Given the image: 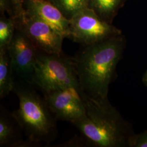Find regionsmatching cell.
Masks as SVG:
<instances>
[{"mask_svg":"<svg viewBox=\"0 0 147 147\" xmlns=\"http://www.w3.org/2000/svg\"><path fill=\"white\" fill-rule=\"evenodd\" d=\"M120 34L118 30L89 8L79 11L69 20L68 38L82 46L101 42Z\"/></svg>","mask_w":147,"mask_h":147,"instance_id":"cell-5","label":"cell"},{"mask_svg":"<svg viewBox=\"0 0 147 147\" xmlns=\"http://www.w3.org/2000/svg\"><path fill=\"white\" fill-rule=\"evenodd\" d=\"M43 93L69 87L80 88L73 57L37 50L31 84Z\"/></svg>","mask_w":147,"mask_h":147,"instance_id":"cell-4","label":"cell"},{"mask_svg":"<svg viewBox=\"0 0 147 147\" xmlns=\"http://www.w3.org/2000/svg\"><path fill=\"white\" fill-rule=\"evenodd\" d=\"M124 49L120 35L82 46L73 57L80 90L91 97L108 98L109 87Z\"/></svg>","mask_w":147,"mask_h":147,"instance_id":"cell-1","label":"cell"},{"mask_svg":"<svg viewBox=\"0 0 147 147\" xmlns=\"http://www.w3.org/2000/svg\"><path fill=\"white\" fill-rule=\"evenodd\" d=\"M16 30L15 19L7 17L5 14L0 16V48L7 47L14 36Z\"/></svg>","mask_w":147,"mask_h":147,"instance_id":"cell-14","label":"cell"},{"mask_svg":"<svg viewBox=\"0 0 147 147\" xmlns=\"http://www.w3.org/2000/svg\"><path fill=\"white\" fill-rule=\"evenodd\" d=\"M22 131L20 126L12 114L1 106L0 147H37L38 146L27 138L24 140Z\"/></svg>","mask_w":147,"mask_h":147,"instance_id":"cell-10","label":"cell"},{"mask_svg":"<svg viewBox=\"0 0 147 147\" xmlns=\"http://www.w3.org/2000/svg\"><path fill=\"white\" fill-rule=\"evenodd\" d=\"M121 0H89L88 8L107 22L115 13Z\"/></svg>","mask_w":147,"mask_h":147,"instance_id":"cell-13","label":"cell"},{"mask_svg":"<svg viewBox=\"0 0 147 147\" xmlns=\"http://www.w3.org/2000/svg\"><path fill=\"white\" fill-rule=\"evenodd\" d=\"M7 49L11 59L14 80L31 84L37 50L26 35L16 28Z\"/></svg>","mask_w":147,"mask_h":147,"instance_id":"cell-7","label":"cell"},{"mask_svg":"<svg viewBox=\"0 0 147 147\" xmlns=\"http://www.w3.org/2000/svg\"><path fill=\"white\" fill-rule=\"evenodd\" d=\"M85 116L73 125L86 144L96 147H130L135 135L130 124L111 105L108 98L91 97L80 89Z\"/></svg>","mask_w":147,"mask_h":147,"instance_id":"cell-2","label":"cell"},{"mask_svg":"<svg viewBox=\"0 0 147 147\" xmlns=\"http://www.w3.org/2000/svg\"><path fill=\"white\" fill-rule=\"evenodd\" d=\"M142 82L143 84L147 87V70L146 73L143 75V76L142 78Z\"/></svg>","mask_w":147,"mask_h":147,"instance_id":"cell-17","label":"cell"},{"mask_svg":"<svg viewBox=\"0 0 147 147\" xmlns=\"http://www.w3.org/2000/svg\"><path fill=\"white\" fill-rule=\"evenodd\" d=\"M33 85L14 80L13 92L19 99V107L11 114L27 138L38 145L49 143L57 134L56 119L44 98L38 94Z\"/></svg>","mask_w":147,"mask_h":147,"instance_id":"cell-3","label":"cell"},{"mask_svg":"<svg viewBox=\"0 0 147 147\" xmlns=\"http://www.w3.org/2000/svg\"><path fill=\"white\" fill-rule=\"evenodd\" d=\"M44 99L56 119L74 124L86 114L80 89L69 87L44 93Z\"/></svg>","mask_w":147,"mask_h":147,"instance_id":"cell-8","label":"cell"},{"mask_svg":"<svg viewBox=\"0 0 147 147\" xmlns=\"http://www.w3.org/2000/svg\"><path fill=\"white\" fill-rule=\"evenodd\" d=\"M130 147H147V130L138 135H135Z\"/></svg>","mask_w":147,"mask_h":147,"instance_id":"cell-16","label":"cell"},{"mask_svg":"<svg viewBox=\"0 0 147 147\" xmlns=\"http://www.w3.org/2000/svg\"><path fill=\"white\" fill-rule=\"evenodd\" d=\"M46 1H50V0H46Z\"/></svg>","mask_w":147,"mask_h":147,"instance_id":"cell-18","label":"cell"},{"mask_svg":"<svg viewBox=\"0 0 147 147\" xmlns=\"http://www.w3.org/2000/svg\"><path fill=\"white\" fill-rule=\"evenodd\" d=\"M24 0H0L1 14L7 12L9 16L16 19L25 11Z\"/></svg>","mask_w":147,"mask_h":147,"instance_id":"cell-15","label":"cell"},{"mask_svg":"<svg viewBox=\"0 0 147 147\" xmlns=\"http://www.w3.org/2000/svg\"><path fill=\"white\" fill-rule=\"evenodd\" d=\"M14 78L7 47L0 48V98H3L13 91Z\"/></svg>","mask_w":147,"mask_h":147,"instance_id":"cell-11","label":"cell"},{"mask_svg":"<svg viewBox=\"0 0 147 147\" xmlns=\"http://www.w3.org/2000/svg\"><path fill=\"white\" fill-rule=\"evenodd\" d=\"M24 6L27 13L47 23L64 38L69 33V20L49 1L24 0Z\"/></svg>","mask_w":147,"mask_h":147,"instance_id":"cell-9","label":"cell"},{"mask_svg":"<svg viewBox=\"0 0 147 147\" xmlns=\"http://www.w3.org/2000/svg\"><path fill=\"white\" fill-rule=\"evenodd\" d=\"M89 0H50L68 20L79 11L88 8Z\"/></svg>","mask_w":147,"mask_h":147,"instance_id":"cell-12","label":"cell"},{"mask_svg":"<svg viewBox=\"0 0 147 147\" xmlns=\"http://www.w3.org/2000/svg\"><path fill=\"white\" fill-rule=\"evenodd\" d=\"M16 28L23 32L37 50L48 53H62L64 37L47 23L24 11L15 19Z\"/></svg>","mask_w":147,"mask_h":147,"instance_id":"cell-6","label":"cell"}]
</instances>
